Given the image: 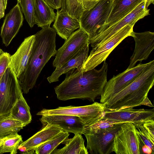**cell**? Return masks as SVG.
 <instances>
[{"mask_svg":"<svg viewBox=\"0 0 154 154\" xmlns=\"http://www.w3.org/2000/svg\"><path fill=\"white\" fill-rule=\"evenodd\" d=\"M107 70L105 61L99 70L70 69L65 74V79L54 88L57 98L62 101L79 99L94 102L103 94L107 82Z\"/></svg>","mask_w":154,"mask_h":154,"instance_id":"6da1fadb","label":"cell"},{"mask_svg":"<svg viewBox=\"0 0 154 154\" xmlns=\"http://www.w3.org/2000/svg\"><path fill=\"white\" fill-rule=\"evenodd\" d=\"M50 25L42 28L34 35L35 41L26 69L18 78L24 94L34 87L43 68L57 53L56 32Z\"/></svg>","mask_w":154,"mask_h":154,"instance_id":"7a4b0ae2","label":"cell"},{"mask_svg":"<svg viewBox=\"0 0 154 154\" xmlns=\"http://www.w3.org/2000/svg\"><path fill=\"white\" fill-rule=\"evenodd\" d=\"M154 84V60L128 85L105 103L106 110H116L141 105Z\"/></svg>","mask_w":154,"mask_h":154,"instance_id":"3957f363","label":"cell"},{"mask_svg":"<svg viewBox=\"0 0 154 154\" xmlns=\"http://www.w3.org/2000/svg\"><path fill=\"white\" fill-rule=\"evenodd\" d=\"M112 0H98L92 8L84 11L78 19L80 28L88 34L89 40L105 23L112 11Z\"/></svg>","mask_w":154,"mask_h":154,"instance_id":"277c9868","label":"cell"},{"mask_svg":"<svg viewBox=\"0 0 154 154\" xmlns=\"http://www.w3.org/2000/svg\"><path fill=\"white\" fill-rule=\"evenodd\" d=\"M134 26H126L105 42L92 47L81 70L85 71L94 69L105 61L111 52L122 41L131 36Z\"/></svg>","mask_w":154,"mask_h":154,"instance_id":"5b68a950","label":"cell"},{"mask_svg":"<svg viewBox=\"0 0 154 154\" xmlns=\"http://www.w3.org/2000/svg\"><path fill=\"white\" fill-rule=\"evenodd\" d=\"M106 110L105 103L95 102L91 104L84 106L59 107L53 109H43L36 115L41 116L63 115L76 116L82 119L87 125L102 119Z\"/></svg>","mask_w":154,"mask_h":154,"instance_id":"8992f818","label":"cell"},{"mask_svg":"<svg viewBox=\"0 0 154 154\" xmlns=\"http://www.w3.org/2000/svg\"><path fill=\"white\" fill-rule=\"evenodd\" d=\"M22 94L18 78L9 66L0 81V116L9 114Z\"/></svg>","mask_w":154,"mask_h":154,"instance_id":"52a82bcc","label":"cell"},{"mask_svg":"<svg viewBox=\"0 0 154 154\" xmlns=\"http://www.w3.org/2000/svg\"><path fill=\"white\" fill-rule=\"evenodd\" d=\"M112 151L116 154L143 153L134 124L128 122L121 125L115 135Z\"/></svg>","mask_w":154,"mask_h":154,"instance_id":"ba28073f","label":"cell"},{"mask_svg":"<svg viewBox=\"0 0 154 154\" xmlns=\"http://www.w3.org/2000/svg\"><path fill=\"white\" fill-rule=\"evenodd\" d=\"M120 123L104 129L84 132L87 141L86 148L91 154H109L112 151L114 138L120 129Z\"/></svg>","mask_w":154,"mask_h":154,"instance_id":"9c48e42d","label":"cell"},{"mask_svg":"<svg viewBox=\"0 0 154 154\" xmlns=\"http://www.w3.org/2000/svg\"><path fill=\"white\" fill-rule=\"evenodd\" d=\"M149 9L145 7V2H142L128 14L89 40V44H91L92 47L105 42L126 26H134L138 20L149 15Z\"/></svg>","mask_w":154,"mask_h":154,"instance_id":"30bf717a","label":"cell"},{"mask_svg":"<svg viewBox=\"0 0 154 154\" xmlns=\"http://www.w3.org/2000/svg\"><path fill=\"white\" fill-rule=\"evenodd\" d=\"M149 62L139 63L136 66L126 70L113 77L107 82L100 96V103H105L112 96L126 87L142 72Z\"/></svg>","mask_w":154,"mask_h":154,"instance_id":"8fae6325","label":"cell"},{"mask_svg":"<svg viewBox=\"0 0 154 154\" xmlns=\"http://www.w3.org/2000/svg\"><path fill=\"white\" fill-rule=\"evenodd\" d=\"M87 44H89L88 35L80 28L65 40L63 45L57 50L53 63V66H61Z\"/></svg>","mask_w":154,"mask_h":154,"instance_id":"7c38bea8","label":"cell"},{"mask_svg":"<svg viewBox=\"0 0 154 154\" xmlns=\"http://www.w3.org/2000/svg\"><path fill=\"white\" fill-rule=\"evenodd\" d=\"M154 119V109H145L128 108L116 110H106L102 119L137 124Z\"/></svg>","mask_w":154,"mask_h":154,"instance_id":"4fadbf2b","label":"cell"},{"mask_svg":"<svg viewBox=\"0 0 154 154\" xmlns=\"http://www.w3.org/2000/svg\"><path fill=\"white\" fill-rule=\"evenodd\" d=\"M24 18L19 3L5 16L1 28L0 36L2 42L8 46L23 25Z\"/></svg>","mask_w":154,"mask_h":154,"instance_id":"5bb4252c","label":"cell"},{"mask_svg":"<svg viewBox=\"0 0 154 154\" xmlns=\"http://www.w3.org/2000/svg\"><path fill=\"white\" fill-rule=\"evenodd\" d=\"M131 36L134 39L135 45L128 68L135 66L137 62L146 60L154 48V33L150 31L136 33L133 31Z\"/></svg>","mask_w":154,"mask_h":154,"instance_id":"9a60e30c","label":"cell"},{"mask_svg":"<svg viewBox=\"0 0 154 154\" xmlns=\"http://www.w3.org/2000/svg\"><path fill=\"white\" fill-rule=\"evenodd\" d=\"M63 131L59 127L47 124L43 125L42 128L18 147L23 154H34L38 146L52 139L60 132Z\"/></svg>","mask_w":154,"mask_h":154,"instance_id":"2e32d148","label":"cell"},{"mask_svg":"<svg viewBox=\"0 0 154 154\" xmlns=\"http://www.w3.org/2000/svg\"><path fill=\"white\" fill-rule=\"evenodd\" d=\"M40 121L43 125L47 124L59 127L63 131L74 134H83L85 124L78 117L63 115H44Z\"/></svg>","mask_w":154,"mask_h":154,"instance_id":"e0dca14e","label":"cell"},{"mask_svg":"<svg viewBox=\"0 0 154 154\" xmlns=\"http://www.w3.org/2000/svg\"><path fill=\"white\" fill-rule=\"evenodd\" d=\"M35 38L34 35L25 38L16 52L11 56L9 66L17 78L26 69Z\"/></svg>","mask_w":154,"mask_h":154,"instance_id":"ac0fdd59","label":"cell"},{"mask_svg":"<svg viewBox=\"0 0 154 154\" xmlns=\"http://www.w3.org/2000/svg\"><path fill=\"white\" fill-rule=\"evenodd\" d=\"M80 27L78 19L71 16L64 10H57L53 28L60 37L65 41Z\"/></svg>","mask_w":154,"mask_h":154,"instance_id":"d6986e66","label":"cell"},{"mask_svg":"<svg viewBox=\"0 0 154 154\" xmlns=\"http://www.w3.org/2000/svg\"><path fill=\"white\" fill-rule=\"evenodd\" d=\"M143 0H112V7L110 14L105 24L98 33L118 21L131 12Z\"/></svg>","mask_w":154,"mask_h":154,"instance_id":"ffe728a7","label":"cell"},{"mask_svg":"<svg viewBox=\"0 0 154 154\" xmlns=\"http://www.w3.org/2000/svg\"><path fill=\"white\" fill-rule=\"evenodd\" d=\"M89 45L87 44L79 50L61 66L56 67L55 70L51 75L47 78L49 83L58 81L60 76L65 74L72 69L76 68L81 70L88 56Z\"/></svg>","mask_w":154,"mask_h":154,"instance_id":"44dd1931","label":"cell"},{"mask_svg":"<svg viewBox=\"0 0 154 154\" xmlns=\"http://www.w3.org/2000/svg\"><path fill=\"white\" fill-rule=\"evenodd\" d=\"M53 9L44 0H35L34 11L35 24L42 28L50 25L54 21L56 15Z\"/></svg>","mask_w":154,"mask_h":154,"instance_id":"7402d4cb","label":"cell"},{"mask_svg":"<svg viewBox=\"0 0 154 154\" xmlns=\"http://www.w3.org/2000/svg\"><path fill=\"white\" fill-rule=\"evenodd\" d=\"M134 124L142 148L147 147L154 152V119Z\"/></svg>","mask_w":154,"mask_h":154,"instance_id":"603a6c76","label":"cell"},{"mask_svg":"<svg viewBox=\"0 0 154 154\" xmlns=\"http://www.w3.org/2000/svg\"><path fill=\"white\" fill-rule=\"evenodd\" d=\"M72 138L69 139L65 143V146L59 149H55L51 154H88L85 147V140L82 134L76 133Z\"/></svg>","mask_w":154,"mask_h":154,"instance_id":"cb8c5ba5","label":"cell"},{"mask_svg":"<svg viewBox=\"0 0 154 154\" xmlns=\"http://www.w3.org/2000/svg\"><path fill=\"white\" fill-rule=\"evenodd\" d=\"M98 0H62L61 9L71 16L79 19L84 11L92 8Z\"/></svg>","mask_w":154,"mask_h":154,"instance_id":"d4e9b609","label":"cell"},{"mask_svg":"<svg viewBox=\"0 0 154 154\" xmlns=\"http://www.w3.org/2000/svg\"><path fill=\"white\" fill-rule=\"evenodd\" d=\"M9 114L14 119L20 122L26 126L32 120L30 108L23 94L17 99Z\"/></svg>","mask_w":154,"mask_h":154,"instance_id":"484cf974","label":"cell"},{"mask_svg":"<svg viewBox=\"0 0 154 154\" xmlns=\"http://www.w3.org/2000/svg\"><path fill=\"white\" fill-rule=\"evenodd\" d=\"M26 125L13 118L10 114L0 116V139L17 133Z\"/></svg>","mask_w":154,"mask_h":154,"instance_id":"4316f807","label":"cell"},{"mask_svg":"<svg viewBox=\"0 0 154 154\" xmlns=\"http://www.w3.org/2000/svg\"><path fill=\"white\" fill-rule=\"evenodd\" d=\"M69 133L63 131L60 132L52 139L37 148L35 151V154H51L60 144L65 143L69 139Z\"/></svg>","mask_w":154,"mask_h":154,"instance_id":"83f0119b","label":"cell"},{"mask_svg":"<svg viewBox=\"0 0 154 154\" xmlns=\"http://www.w3.org/2000/svg\"><path fill=\"white\" fill-rule=\"evenodd\" d=\"M22 137L17 133L7 136L0 139V154L17 153L18 147L23 142Z\"/></svg>","mask_w":154,"mask_h":154,"instance_id":"f1b7e54d","label":"cell"},{"mask_svg":"<svg viewBox=\"0 0 154 154\" xmlns=\"http://www.w3.org/2000/svg\"><path fill=\"white\" fill-rule=\"evenodd\" d=\"M35 0H20L19 3L22 13L31 28L35 24L34 11Z\"/></svg>","mask_w":154,"mask_h":154,"instance_id":"f546056e","label":"cell"},{"mask_svg":"<svg viewBox=\"0 0 154 154\" xmlns=\"http://www.w3.org/2000/svg\"><path fill=\"white\" fill-rule=\"evenodd\" d=\"M125 123L119 122L107 119H101L92 124L85 125L83 132L104 129L113 126L120 123Z\"/></svg>","mask_w":154,"mask_h":154,"instance_id":"4dcf8cb0","label":"cell"},{"mask_svg":"<svg viewBox=\"0 0 154 154\" xmlns=\"http://www.w3.org/2000/svg\"><path fill=\"white\" fill-rule=\"evenodd\" d=\"M11 56L7 52H4L0 56V81L9 66Z\"/></svg>","mask_w":154,"mask_h":154,"instance_id":"1f68e13d","label":"cell"},{"mask_svg":"<svg viewBox=\"0 0 154 154\" xmlns=\"http://www.w3.org/2000/svg\"><path fill=\"white\" fill-rule=\"evenodd\" d=\"M52 8L57 10L62 7V0H44Z\"/></svg>","mask_w":154,"mask_h":154,"instance_id":"d6a6232c","label":"cell"},{"mask_svg":"<svg viewBox=\"0 0 154 154\" xmlns=\"http://www.w3.org/2000/svg\"><path fill=\"white\" fill-rule=\"evenodd\" d=\"M7 3L8 0H0V19L5 16Z\"/></svg>","mask_w":154,"mask_h":154,"instance_id":"836d02e7","label":"cell"},{"mask_svg":"<svg viewBox=\"0 0 154 154\" xmlns=\"http://www.w3.org/2000/svg\"><path fill=\"white\" fill-rule=\"evenodd\" d=\"M141 105H146L151 107H153L154 106L148 98L147 96L146 97L141 104Z\"/></svg>","mask_w":154,"mask_h":154,"instance_id":"e575fe53","label":"cell"},{"mask_svg":"<svg viewBox=\"0 0 154 154\" xmlns=\"http://www.w3.org/2000/svg\"><path fill=\"white\" fill-rule=\"evenodd\" d=\"M145 2V7L147 8L151 4H154V0H143L142 2Z\"/></svg>","mask_w":154,"mask_h":154,"instance_id":"d590c367","label":"cell"},{"mask_svg":"<svg viewBox=\"0 0 154 154\" xmlns=\"http://www.w3.org/2000/svg\"><path fill=\"white\" fill-rule=\"evenodd\" d=\"M3 51L0 48V56L3 53Z\"/></svg>","mask_w":154,"mask_h":154,"instance_id":"8d00e7d4","label":"cell"},{"mask_svg":"<svg viewBox=\"0 0 154 154\" xmlns=\"http://www.w3.org/2000/svg\"><path fill=\"white\" fill-rule=\"evenodd\" d=\"M17 0V3H19V0Z\"/></svg>","mask_w":154,"mask_h":154,"instance_id":"74e56055","label":"cell"},{"mask_svg":"<svg viewBox=\"0 0 154 154\" xmlns=\"http://www.w3.org/2000/svg\"></svg>","mask_w":154,"mask_h":154,"instance_id":"f35d334b","label":"cell"}]
</instances>
